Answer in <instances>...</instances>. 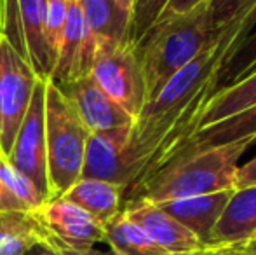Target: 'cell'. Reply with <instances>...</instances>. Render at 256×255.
I'll use <instances>...</instances> for the list:
<instances>
[{"label":"cell","mask_w":256,"mask_h":255,"mask_svg":"<svg viewBox=\"0 0 256 255\" xmlns=\"http://www.w3.org/2000/svg\"><path fill=\"white\" fill-rule=\"evenodd\" d=\"M14 210H28L18 197L10 194L9 189L0 180V211H14Z\"/></svg>","instance_id":"f1b7e54d"},{"label":"cell","mask_w":256,"mask_h":255,"mask_svg":"<svg viewBox=\"0 0 256 255\" xmlns=\"http://www.w3.org/2000/svg\"><path fill=\"white\" fill-rule=\"evenodd\" d=\"M256 232V187L236 189L216 220L206 250L242 245Z\"/></svg>","instance_id":"4fadbf2b"},{"label":"cell","mask_w":256,"mask_h":255,"mask_svg":"<svg viewBox=\"0 0 256 255\" xmlns=\"http://www.w3.org/2000/svg\"><path fill=\"white\" fill-rule=\"evenodd\" d=\"M46 84L48 79H38L7 159L14 168L26 175L49 201L51 196H49L48 173V142H46Z\"/></svg>","instance_id":"52a82bcc"},{"label":"cell","mask_w":256,"mask_h":255,"mask_svg":"<svg viewBox=\"0 0 256 255\" xmlns=\"http://www.w3.org/2000/svg\"><path fill=\"white\" fill-rule=\"evenodd\" d=\"M91 77L131 117H138L146 103V86L138 49L132 42L98 48Z\"/></svg>","instance_id":"8992f818"},{"label":"cell","mask_w":256,"mask_h":255,"mask_svg":"<svg viewBox=\"0 0 256 255\" xmlns=\"http://www.w3.org/2000/svg\"><path fill=\"white\" fill-rule=\"evenodd\" d=\"M206 250V248H204ZM218 252H226V253H240V255H256V239L246 241L242 245L228 246V248H220Z\"/></svg>","instance_id":"f546056e"},{"label":"cell","mask_w":256,"mask_h":255,"mask_svg":"<svg viewBox=\"0 0 256 255\" xmlns=\"http://www.w3.org/2000/svg\"><path fill=\"white\" fill-rule=\"evenodd\" d=\"M209 0H169V2L166 4L164 9H162L160 16L157 18L155 23H158V21L172 20V18L186 16V14L194 13V11L199 9V7L206 6Z\"/></svg>","instance_id":"4316f807"},{"label":"cell","mask_w":256,"mask_h":255,"mask_svg":"<svg viewBox=\"0 0 256 255\" xmlns=\"http://www.w3.org/2000/svg\"><path fill=\"white\" fill-rule=\"evenodd\" d=\"M218 37L209 23L208 4L186 16L155 23L136 46L145 75L146 102Z\"/></svg>","instance_id":"3957f363"},{"label":"cell","mask_w":256,"mask_h":255,"mask_svg":"<svg viewBox=\"0 0 256 255\" xmlns=\"http://www.w3.org/2000/svg\"><path fill=\"white\" fill-rule=\"evenodd\" d=\"M196 255H240V253H226V252H218V250H200Z\"/></svg>","instance_id":"836d02e7"},{"label":"cell","mask_w":256,"mask_h":255,"mask_svg":"<svg viewBox=\"0 0 256 255\" xmlns=\"http://www.w3.org/2000/svg\"><path fill=\"white\" fill-rule=\"evenodd\" d=\"M26 255H61V253L49 241H44V243H38L37 246H34Z\"/></svg>","instance_id":"4dcf8cb0"},{"label":"cell","mask_w":256,"mask_h":255,"mask_svg":"<svg viewBox=\"0 0 256 255\" xmlns=\"http://www.w3.org/2000/svg\"><path fill=\"white\" fill-rule=\"evenodd\" d=\"M256 70V30H251L223 60L214 77V91L232 86Z\"/></svg>","instance_id":"7402d4cb"},{"label":"cell","mask_w":256,"mask_h":255,"mask_svg":"<svg viewBox=\"0 0 256 255\" xmlns=\"http://www.w3.org/2000/svg\"><path fill=\"white\" fill-rule=\"evenodd\" d=\"M49 236L78 252L104 243V225L64 197H52L35 210Z\"/></svg>","instance_id":"30bf717a"},{"label":"cell","mask_w":256,"mask_h":255,"mask_svg":"<svg viewBox=\"0 0 256 255\" xmlns=\"http://www.w3.org/2000/svg\"><path fill=\"white\" fill-rule=\"evenodd\" d=\"M0 34H2V27H0Z\"/></svg>","instance_id":"8d00e7d4"},{"label":"cell","mask_w":256,"mask_h":255,"mask_svg":"<svg viewBox=\"0 0 256 255\" xmlns=\"http://www.w3.org/2000/svg\"><path fill=\"white\" fill-rule=\"evenodd\" d=\"M58 88L75 109L89 133L134 124V117H131L120 105H117L92 81L91 75L77 79L74 82L60 84Z\"/></svg>","instance_id":"8fae6325"},{"label":"cell","mask_w":256,"mask_h":255,"mask_svg":"<svg viewBox=\"0 0 256 255\" xmlns=\"http://www.w3.org/2000/svg\"><path fill=\"white\" fill-rule=\"evenodd\" d=\"M18 7L28 63L40 79H51L56 58L46 42V0H18Z\"/></svg>","instance_id":"e0dca14e"},{"label":"cell","mask_w":256,"mask_h":255,"mask_svg":"<svg viewBox=\"0 0 256 255\" xmlns=\"http://www.w3.org/2000/svg\"><path fill=\"white\" fill-rule=\"evenodd\" d=\"M234 191L236 189L183 197V199H172L166 201V203H158L157 206L168 215H171L182 225H185L186 229H190L206 248L209 234H211L216 220L220 218L226 201L230 199Z\"/></svg>","instance_id":"5bb4252c"},{"label":"cell","mask_w":256,"mask_h":255,"mask_svg":"<svg viewBox=\"0 0 256 255\" xmlns=\"http://www.w3.org/2000/svg\"><path fill=\"white\" fill-rule=\"evenodd\" d=\"M68 0H46V42L52 56L58 58L64 23H66Z\"/></svg>","instance_id":"484cf974"},{"label":"cell","mask_w":256,"mask_h":255,"mask_svg":"<svg viewBox=\"0 0 256 255\" xmlns=\"http://www.w3.org/2000/svg\"><path fill=\"white\" fill-rule=\"evenodd\" d=\"M48 239L49 232L35 211H0V255H26Z\"/></svg>","instance_id":"d6986e66"},{"label":"cell","mask_w":256,"mask_h":255,"mask_svg":"<svg viewBox=\"0 0 256 255\" xmlns=\"http://www.w3.org/2000/svg\"><path fill=\"white\" fill-rule=\"evenodd\" d=\"M104 243L122 255H171L157 245L124 211L104 224Z\"/></svg>","instance_id":"44dd1931"},{"label":"cell","mask_w":256,"mask_h":255,"mask_svg":"<svg viewBox=\"0 0 256 255\" xmlns=\"http://www.w3.org/2000/svg\"><path fill=\"white\" fill-rule=\"evenodd\" d=\"M131 129L132 124L91 133L80 178L112 182L122 185L128 192L136 182V171L128 156Z\"/></svg>","instance_id":"ba28073f"},{"label":"cell","mask_w":256,"mask_h":255,"mask_svg":"<svg viewBox=\"0 0 256 255\" xmlns=\"http://www.w3.org/2000/svg\"><path fill=\"white\" fill-rule=\"evenodd\" d=\"M240 140H250L253 143L256 142V105L244 110V112L228 117V119H223L220 123L208 124V126L196 129L188 136V140L180 147L178 152L171 157V161L176 159V157L186 156V154L226 145V143L240 142Z\"/></svg>","instance_id":"9a60e30c"},{"label":"cell","mask_w":256,"mask_h":255,"mask_svg":"<svg viewBox=\"0 0 256 255\" xmlns=\"http://www.w3.org/2000/svg\"><path fill=\"white\" fill-rule=\"evenodd\" d=\"M84 255H122L118 253L117 250L110 248V250H96V248H91V250H86V252H82Z\"/></svg>","instance_id":"d6a6232c"},{"label":"cell","mask_w":256,"mask_h":255,"mask_svg":"<svg viewBox=\"0 0 256 255\" xmlns=\"http://www.w3.org/2000/svg\"><path fill=\"white\" fill-rule=\"evenodd\" d=\"M120 6H124L126 9H129L132 13V6H134V0H117Z\"/></svg>","instance_id":"e575fe53"},{"label":"cell","mask_w":256,"mask_h":255,"mask_svg":"<svg viewBox=\"0 0 256 255\" xmlns=\"http://www.w3.org/2000/svg\"><path fill=\"white\" fill-rule=\"evenodd\" d=\"M0 180L9 189L10 194L14 197H18L30 211L38 210L48 201L44 197V194L34 185V182L26 175L21 173L18 168H14L9 163V159L6 156H2V154H0Z\"/></svg>","instance_id":"603a6c76"},{"label":"cell","mask_w":256,"mask_h":255,"mask_svg":"<svg viewBox=\"0 0 256 255\" xmlns=\"http://www.w3.org/2000/svg\"><path fill=\"white\" fill-rule=\"evenodd\" d=\"M124 196L126 189L122 185L98 180V178H78L60 197H64L80 206L82 210L88 211L104 225L122 211Z\"/></svg>","instance_id":"ac0fdd59"},{"label":"cell","mask_w":256,"mask_h":255,"mask_svg":"<svg viewBox=\"0 0 256 255\" xmlns=\"http://www.w3.org/2000/svg\"><path fill=\"white\" fill-rule=\"evenodd\" d=\"M96 51H98V46L86 23L80 2L68 0L66 23H64L63 39H61L56 65L51 74V81L60 86L91 75Z\"/></svg>","instance_id":"9c48e42d"},{"label":"cell","mask_w":256,"mask_h":255,"mask_svg":"<svg viewBox=\"0 0 256 255\" xmlns=\"http://www.w3.org/2000/svg\"><path fill=\"white\" fill-rule=\"evenodd\" d=\"M124 215L138 224L160 248L171 255H196L204 250L200 239L190 229L162 211L157 204L132 201L122 206Z\"/></svg>","instance_id":"7c38bea8"},{"label":"cell","mask_w":256,"mask_h":255,"mask_svg":"<svg viewBox=\"0 0 256 255\" xmlns=\"http://www.w3.org/2000/svg\"><path fill=\"white\" fill-rule=\"evenodd\" d=\"M251 239H256V232H254V236H253V238H251ZM251 239H250V241H251Z\"/></svg>","instance_id":"d590c367"},{"label":"cell","mask_w":256,"mask_h":255,"mask_svg":"<svg viewBox=\"0 0 256 255\" xmlns=\"http://www.w3.org/2000/svg\"><path fill=\"white\" fill-rule=\"evenodd\" d=\"M250 145L253 142L240 140L176 157L129 189L124 196V204L132 201L158 204L236 189L239 159Z\"/></svg>","instance_id":"7a4b0ae2"},{"label":"cell","mask_w":256,"mask_h":255,"mask_svg":"<svg viewBox=\"0 0 256 255\" xmlns=\"http://www.w3.org/2000/svg\"><path fill=\"white\" fill-rule=\"evenodd\" d=\"M168 2L169 0H134L131 14V32H129V41L132 44L138 46L146 32L154 27Z\"/></svg>","instance_id":"d4e9b609"},{"label":"cell","mask_w":256,"mask_h":255,"mask_svg":"<svg viewBox=\"0 0 256 255\" xmlns=\"http://www.w3.org/2000/svg\"><path fill=\"white\" fill-rule=\"evenodd\" d=\"M244 187H256V157L246 163L244 166H239L236 175V189Z\"/></svg>","instance_id":"83f0119b"},{"label":"cell","mask_w":256,"mask_h":255,"mask_svg":"<svg viewBox=\"0 0 256 255\" xmlns=\"http://www.w3.org/2000/svg\"><path fill=\"white\" fill-rule=\"evenodd\" d=\"M49 243L54 246V248L58 250L61 255H84L82 252H78V250H74V248H70V246H66V245H63V243H60L58 239H54V238H51L49 236V239H48Z\"/></svg>","instance_id":"1f68e13d"},{"label":"cell","mask_w":256,"mask_h":255,"mask_svg":"<svg viewBox=\"0 0 256 255\" xmlns=\"http://www.w3.org/2000/svg\"><path fill=\"white\" fill-rule=\"evenodd\" d=\"M254 4L256 0H209L208 16L212 30L220 35L223 30L234 28Z\"/></svg>","instance_id":"cb8c5ba5"},{"label":"cell","mask_w":256,"mask_h":255,"mask_svg":"<svg viewBox=\"0 0 256 255\" xmlns=\"http://www.w3.org/2000/svg\"><path fill=\"white\" fill-rule=\"evenodd\" d=\"M89 129L84 126L56 84H46V142H48L49 199L63 196L80 178Z\"/></svg>","instance_id":"277c9868"},{"label":"cell","mask_w":256,"mask_h":255,"mask_svg":"<svg viewBox=\"0 0 256 255\" xmlns=\"http://www.w3.org/2000/svg\"><path fill=\"white\" fill-rule=\"evenodd\" d=\"M228 53L225 39H214L143 105L132 124L128 147L136 171L134 185L171 161L197 129L206 103L214 93L216 72Z\"/></svg>","instance_id":"6da1fadb"},{"label":"cell","mask_w":256,"mask_h":255,"mask_svg":"<svg viewBox=\"0 0 256 255\" xmlns=\"http://www.w3.org/2000/svg\"><path fill=\"white\" fill-rule=\"evenodd\" d=\"M256 105V70L232 86L218 89L211 95L200 114L197 129L208 124L220 123L223 119L240 114Z\"/></svg>","instance_id":"ffe728a7"},{"label":"cell","mask_w":256,"mask_h":255,"mask_svg":"<svg viewBox=\"0 0 256 255\" xmlns=\"http://www.w3.org/2000/svg\"><path fill=\"white\" fill-rule=\"evenodd\" d=\"M86 23L98 48H114L129 41L131 11L117 0H78Z\"/></svg>","instance_id":"2e32d148"},{"label":"cell","mask_w":256,"mask_h":255,"mask_svg":"<svg viewBox=\"0 0 256 255\" xmlns=\"http://www.w3.org/2000/svg\"><path fill=\"white\" fill-rule=\"evenodd\" d=\"M38 75L0 34V154L9 156L34 96Z\"/></svg>","instance_id":"5b68a950"}]
</instances>
